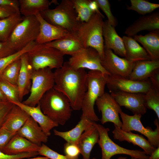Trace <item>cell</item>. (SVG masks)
Instances as JSON below:
<instances>
[{"mask_svg":"<svg viewBox=\"0 0 159 159\" xmlns=\"http://www.w3.org/2000/svg\"><path fill=\"white\" fill-rule=\"evenodd\" d=\"M0 6L14 8L18 12H19V0H0Z\"/></svg>","mask_w":159,"mask_h":159,"instance_id":"47","label":"cell"},{"mask_svg":"<svg viewBox=\"0 0 159 159\" xmlns=\"http://www.w3.org/2000/svg\"><path fill=\"white\" fill-rule=\"evenodd\" d=\"M98 8L104 13L107 20L111 25L115 27L117 24V21L111 11L110 5L108 0H95Z\"/></svg>","mask_w":159,"mask_h":159,"instance_id":"39","label":"cell"},{"mask_svg":"<svg viewBox=\"0 0 159 159\" xmlns=\"http://www.w3.org/2000/svg\"><path fill=\"white\" fill-rule=\"evenodd\" d=\"M148 159H159V147L156 148L152 152Z\"/></svg>","mask_w":159,"mask_h":159,"instance_id":"49","label":"cell"},{"mask_svg":"<svg viewBox=\"0 0 159 159\" xmlns=\"http://www.w3.org/2000/svg\"><path fill=\"white\" fill-rule=\"evenodd\" d=\"M119 115L122 120L121 128L122 130L127 132L132 131L139 132L146 136L152 145L156 148L159 147V124L157 119L154 121L156 128L153 130L151 127L143 126L140 120L142 115H129L122 111L120 112Z\"/></svg>","mask_w":159,"mask_h":159,"instance_id":"10","label":"cell"},{"mask_svg":"<svg viewBox=\"0 0 159 159\" xmlns=\"http://www.w3.org/2000/svg\"><path fill=\"white\" fill-rule=\"evenodd\" d=\"M0 100L4 101H8L5 96L3 95L2 92H1L0 89Z\"/></svg>","mask_w":159,"mask_h":159,"instance_id":"51","label":"cell"},{"mask_svg":"<svg viewBox=\"0 0 159 159\" xmlns=\"http://www.w3.org/2000/svg\"><path fill=\"white\" fill-rule=\"evenodd\" d=\"M38 155V152L25 153L16 155H8L0 150V159H22L36 157Z\"/></svg>","mask_w":159,"mask_h":159,"instance_id":"42","label":"cell"},{"mask_svg":"<svg viewBox=\"0 0 159 159\" xmlns=\"http://www.w3.org/2000/svg\"><path fill=\"white\" fill-rule=\"evenodd\" d=\"M111 95L121 107L124 106L133 115H143L146 112L144 101V94L121 92H110Z\"/></svg>","mask_w":159,"mask_h":159,"instance_id":"15","label":"cell"},{"mask_svg":"<svg viewBox=\"0 0 159 159\" xmlns=\"http://www.w3.org/2000/svg\"><path fill=\"white\" fill-rule=\"evenodd\" d=\"M134 39L143 46L152 60H159V31H151L144 35H135Z\"/></svg>","mask_w":159,"mask_h":159,"instance_id":"27","label":"cell"},{"mask_svg":"<svg viewBox=\"0 0 159 159\" xmlns=\"http://www.w3.org/2000/svg\"><path fill=\"white\" fill-rule=\"evenodd\" d=\"M158 69H159V60L135 62L128 79L139 81L147 80L153 72Z\"/></svg>","mask_w":159,"mask_h":159,"instance_id":"25","label":"cell"},{"mask_svg":"<svg viewBox=\"0 0 159 159\" xmlns=\"http://www.w3.org/2000/svg\"><path fill=\"white\" fill-rule=\"evenodd\" d=\"M27 53L34 70L46 68L56 69L61 67L64 62V55L46 44L36 43Z\"/></svg>","mask_w":159,"mask_h":159,"instance_id":"6","label":"cell"},{"mask_svg":"<svg viewBox=\"0 0 159 159\" xmlns=\"http://www.w3.org/2000/svg\"><path fill=\"white\" fill-rule=\"evenodd\" d=\"M68 62L74 69L86 68L90 70L99 71L103 73L110 75L102 67L101 59L99 53L92 47L82 49L72 55Z\"/></svg>","mask_w":159,"mask_h":159,"instance_id":"11","label":"cell"},{"mask_svg":"<svg viewBox=\"0 0 159 159\" xmlns=\"http://www.w3.org/2000/svg\"><path fill=\"white\" fill-rule=\"evenodd\" d=\"M131 158L130 159H138L137 158L133 157H131ZM117 159H127V157H122L120 156Z\"/></svg>","mask_w":159,"mask_h":159,"instance_id":"54","label":"cell"},{"mask_svg":"<svg viewBox=\"0 0 159 159\" xmlns=\"http://www.w3.org/2000/svg\"><path fill=\"white\" fill-rule=\"evenodd\" d=\"M16 52L10 46L7 41L0 42V59Z\"/></svg>","mask_w":159,"mask_h":159,"instance_id":"45","label":"cell"},{"mask_svg":"<svg viewBox=\"0 0 159 159\" xmlns=\"http://www.w3.org/2000/svg\"><path fill=\"white\" fill-rule=\"evenodd\" d=\"M122 39L125 50V58L127 59L134 62L151 60L145 50L132 37L124 36Z\"/></svg>","mask_w":159,"mask_h":159,"instance_id":"30","label":"cell"},{"mask_svg":"<svg viewBox=\"0 0 159 159\" xmlns=\"http://www.w3.org/2000/svg\"><path fill=\"white\" fill-rule=\"evenodd\" d=\"M92 159H96V158H93Z\"/></svg>","mask_w":159,"mask_h":159,"instance_id":"55","label":"cell"},{"mask_svg":"<svg viewBox=\"0 0 159 159\" xmlns=\"http://www.w3.org/2000/svg\"><path fill=\"white\" fill-rule=\"evenodd\" d=\"M21 66L20 58L11 63L2 71L0 74V79L17 85Z\"/></svg>","mask_w":159,"mask_h":159,"instance_id":"33","label":"cell"},{"mask_svg":"<svg viewBox=\"0 0 159 159\" xmlns=\"http://www.w3.org/2000/svg\"><path fill=\"white\" fill-rule=\"evenodd\" d=\"M102 33L104 48L113 50L116 55L125 58V50L122 38L107 20L104 21Z\"/></svg>","mask_w":159,"mask_h":159,"instance_id":"17","label":"cell"},{"mask_svg":"<svg viewBox=\"0 0 159 159\" xmlns=\"http://www.w3.org/2000/svg\"><path fill=\"white\" fill-rule=\"evenodd\" d=\"M40 14L48 23L71 33L75 32L81 22L77 18L71 0H62L54 9H49Z\"/></svg>","mask_w":159,"mask_h":159,"instance_id":"5","label":"cell"},{"mask_svg":"<svg viewBox=\"0 0 159 159\" xmlns=\"http://www.w3.org/2000/svg\"><path fill=\"white\" fill-rule=\"evenodd\" d=\"M89 6L91 9L94 12L99 11L98 10V6L95 0H90Z\"/></svg>","mask_w":159,"mask_h":159,"instance_id":"50","label":"cell"},{"mask_svg":"<svg viewBox=\"0 0 159 159\" xmlns=\"http://www.w3.org/2000/svg\"><path fill=\"white\" fill-rule=\"evenodd\" d=\"M93 121L82 115L80 121L73 128L68 131L62 132L54 130V134L64 139L67 142L77 143L83 133L93 125Z\"/></svg>","mask_w":159,"mask_h":159,"instance_id":"29","label":"cell"},{"mask_svg":"<svg viewBox=\"0 0 159 159\" xmlns=\"http://www.w3.org/2000/svg\"><path fill=\"white\" fill-rule=\"evenodd\" d=\"M46 44L59 51L64 55L71 56L84 48L76 35L71 33L63 38L48 42Z\"/></svg>","mask_w":159,"mask_h":159,"instance_id":"26","label":"cell"},{"mask_svg":"<svg viewBox=\"0 0 159 159\" xmlns=\"http://www.w3.org/2000/svg\"><path fill=\"white\" fill-rule=\"evenodd\" d=\"M131 5H127L126 9L134 10L142 15L150 13L159 7V4L144 0H130Z\"/></svg>","mask_w":159,"mask_h":159,"instance_id":"35","label":"cell"},{"mask_svg":"<svg viewBox=\"0 0 159 159\" xmlns=\"http://www.w3.org/2000/svg\"><path fill=\"white\" fill-rule=\"evenodd\" d=\"M20 12L0 19V42H7L16 26L22 20Z\"/></svg>","mask_w":159,"mask_h":159,"instance_id":"32","label":"cell"},{"mask_svg":"<svg viewBox=\"0 0 159 159\" xmlns=\"http://www.w3.org/2000/svg\"><path fill=\"white\" fill-rule=\"evenodd\" d=\"M99 139L98 132L93 125L83 133L77 143L83 159H90L91 151Z\"/></svg>","mask_w":159,"mask_h":159,"instance_id":"28","label":"cell"},{"mask_svg":"<svg viewBox=\"0 0 159 159\" xmlns=\"http://www.w3.org/2000/svg\"><path fill=\"white\" fill-rule=\"evenodd\" d=\"M27 159H49L45 157H37L29 158Z\"/></svg>","mask_w":159,"mask_h":159,"instance_id":"52","label":"cell"},{"mask_svg":"<svg viewBox=\"0 0 159 159\" xmlns=\"http://www.w3.org/2000/svg\"><path fill=\"white\" fill-rule=\"evenodd\" d=\"M40 147L16 133L0 150L5 154L13 155L38 152Z\"/></svg>","mask_w":159,"mask_h":159,"instance_id":"23","label":"cell"},{"mask_svg":"<svg viewBox=\"0 0 159 159\" xmlns=\"http://www.w3.org/2000/svg\"><path fill=\"white\" fill-rule=\"evenodd\" d=\"M21 66L17 85L19 91L20 101L21 102L23 97L30 92L31 78L34 70L29 62L27 53L20 58Z\"/></svg>","mask_w":159,"mask_h":159,"instance_id":"22","label":"cell"},{"mask_svg":"<svg viewBox=\"0 0 159 159\" xmlns=\"http://www.w3.org/2000/svg\"><path fill=\"white\" fill-rule=\"evenodd\" d=\"M38 104L43 113L59 125H64L71 117L72 109L69 99L53 88L43 95Z\"/></svg>","mask_w":159,"mask_h":159,"instance_id":"2","label":"cell"},{"mask_svg":"<svg viewBox=\"0 0 159 159\" xmlns=\"http://www.w3.org/2000/svg\"><path fill=\"white\" fill-rule=\"evenodd\" d=\"M31 80L30 95L22 103L26 105L34 107L38 104L43 95L53 88L54 85V72L49 68L34 70Z\"/></svg>","mask_w":159,"mask_h":159,"instance_id":"8","label":"cell"},{"mask_svg":"<svg viewBox=\"0 0 159 159\" xmlns=\"http://www.w3.org/2000/svg\"><path fill=\"white\" fill-rule=\"evenodd\" d=\"M39 23L35 16H23L7 42L15 51L21 50L31 42L35 41L39 30Z\"/></svg>","mask_w":159,"mask_h":159,"instance_id":"7","label":"cell"},{"mask_svg":"<svg viewBox=\"0 0 159 159\" xmlns=\"http://www.w3.org/2000/svg\"><path fill=\"white\" fill-rule=\"evenodd\" d=\"M134 63L125 58L119 57L111 49L104 48L101 64L110 75L128 79Z\"/></svg>","mask_w":159,"mask_h":159,"instance_id":"12","label":"cell"},{"mask_svg":"<svg viewBox=\"0 0 159 159\" xmlns=\"http://www.w3.org/2000/svg\"><path fill=\"white\" fill-rule=\"evenodd\" d=\"M109 74L98 70H90L87 77V89L82 100V115L91 121L100 119L95 111L94 106L97 100L103 95Z\"/></svg>","mask_w":159,"mask_h":159,"instance_id":"4","label":"cell"},{"mask_svg":"<svg viewBox=\"0 0 159 159\" xmlns=\"http://www.w3.org/2000/svg\"><path fill=\"white\" fill-rule=\"evenodd\" d=\"M159 30V11L140 17L128 26L125 31L127 36L132 37L141 31Z\"/></svg>","mask_w":159,"mask_h":159,"instance_id":"18","label":"cell"},{"mask_svg":"<svg viewBox=\"0 0 159 159\" xmlns=\"http://www.w3.org/2000/svg\"><path fill=\"white\" fill-rule=\"evenodd\" d=\"M0 89L8 101L11 102H20L17 85L0 79Z\"/></svg>","mask_w":159,"mask_h":159,"instance_id":"37","label":"cell"},{"mask_svg":"<svg viewBox=\"0 0 159 159\" xmlns=\"http://www.w3.org/2000/svg\"><path fill=\"white\" fill-rule=\"evenodd\" d=\"M38 153L39 155H43L49 159H79L71 158L66 155L60 154L44 143H42Z\"/></svg>","mask_w":159,"mask_h":159,"instance_id":"40","label":"cell"},{"mask_svg":"<svg viewBox=\"0 0 159 159\" xmlns=\"http://www.w3.org/2000/svg\"><path fill=\"white\" fill-rule=\"evenodd\" d=\"M16 134L2 127L0 128V150L6 145Z\"/></svg>","mask_w":159,"mask_h":159,"instance_id":"43","label":"cell"},{"mask_svg":"<svg viewBox=\"0 0 159 159\" xmlns=\"http://www.w3.org/2000/svg\"><path fill=\"white\" fill-rule=\"evenodd\" d=\"M93 125L99 134L98 143L102 150V159H110L112 156L118 154L127 155L138 159H148L149 155L144 151L127 149L115 143L109 137V128H105L95 122Z\"/></svg>","mask_w":159,"mask_h":159,"instance_id":"9","label":"cell"},{"mask_svg":"<svg viewBox=\"0 0 159 159\" xmlns=\"http://www.w3.org/2000/svg\"><path fill=\"white\" fill-rule=\"evenodd\" d=\"M18 106L37 123L44 133L47 136L51 135V130L59 125L44 115L39 104L34 107L29 106L20 102H11Z\"/></svg>","mask_w":159,"mask_h":159,"instance_id":"19","label":"cell"},{"mask_svg":"<svg viewBox=\"0 0 159 159\" xmlns=\"http://www.w3.org/2000/svg\"><path fill=\"white\" fill-rule=\"evenodd\" d=\"M17 133L40 147L43 143L48 141V136L37 123L30 116Z\"/></svg>","mask_w":159,"mask_h":159,"instance_id":"20","label":"cell"},{"mask_svg":"<svg viewBox=\"0 0 159 159\" xmlns=\"http://www.w3.org/2000/svg\"><path fill=\"white\" fill-rule=\"evenodd\" d=\"M104 17L100 11L95 12L88 21L81 22L74 33L84 48L95 49L100 55L101 60L104 50L102 33Z\"/></svg>","mask_w":159,"mask_h":159,"instance_id":"3","label":"cell"},{"mask_svg":"<svg viewBox=\"0 0 159 159\" xmlns=\"http://www.w3.org/2000/svg\"><path fill=\"white\" fill-rule=\"evenodd\" d=\"M36 44L35 41L31 42L21 50L0 59V74L11 63L20 58L23 54L29 51Z\"/></svg>","mask_w":159,"mask_h":159,"instance_id":"38","label":"cell"},{"mask_svg":"<svg viewBox=\"0 0 159 159\" xmlns=\"http://www.w3.org/2000/svg\"><path fill=\"white\" fill-rule=\"evenodd\" d=\"M8 101H4L0 100V107L6 103Z\"/></svg>","mask_w":159,"mask_h":159,"instance_id":"53","label":"cell"},{"mask_svg":"<svg viewBox=\"0 0 159 159\" xmlns=\"http://www.w3.org/2000/svg\"><path fill=\"white\" fill-rule=\"evenodd\" d=\"M78 19L81 22L88 21L95 12L90 8V0H71Z\"/></svg>","mask_w":159,"mask_h":159,"instance_id":"34","label":"cell"},{"mask_svg":"<svg viewBox=\"0 0 159 159\" xmlns=\"http://www.w3.org/2000/svg\"><path fill=\"white\" fill-rule=\"evenodd\" d=\"M18 12L14 8L0 6V19H3Z\"/></svg>","mask_w":159,"mask_h":159,"instance_id":"48","label":"cell"},{"mask_svg":"<svg viewBox=\"0 0 159 159\" xmlns=\"http://www.w3.org/2000/svg\"><path fill=\"white\" fill-rule=\"evenodd\" d=\"M29 116L20 107L14 104L7 114L2 127L16 134Z\"/></svg>","mask_w":159,"mask_h":159,"instance_id":"24","label":"cell"},{"mask_svg":"<svg viewBox=\"0 0 159 159\" xmlns=\"http://www.w3.org/2000/svg\"><path fill=\"white\" fill-rule=\"evenodd\" d=\"M110 92H121L145 94L151 87L149 80L139 81L108 75L106 85Z\"/></svg>","mask_w":159,"mask_h":159,"instance_id":"13","label":"cell"},{"mask_svg":"<svg viewBox=\"0 0 159 159\" xmlns=\"http://www.w3.org/2000/svg\"><path fill=\"white\" fill-rule=\"evenodd\" d=\"M115 128L112 131L113 137L120 141H126L134 145L141 148L148 155H150L156 148L152 145L143 136L122 130L121 128L114 125Z\"/></svg>","mask_w":159,"mask_h":159,"instance_id":"21","label":"cell"},{"mask_svg":"<svg viewBox=\"0 0 159 159\" xmlns=\"http://www.w3.org/2000/svg\"><path fill=\"white\" fill-rule=\"evenodd\" d=\"M35 16L40 24L39 33L35 41L37 44H46L63 38L71 34L62 28L48 23L40 13Z\"/></svg>","mask_w":159,"mask_h":159,"instance_id":"16","label":"cell"},{"mask_svg":"<svg viewBox=\"0 0 159 159\" xmlns=\"http://www.w3.org/2000/svg\"><path fill=\"white\" fill-rule=\"evenodd\" d=\"M19 12L24 16H35L49 9L51 2L48 0H19Z\"/></svg>","mask_w":159,"mask_h":159,"instance_id":"31","label":"cell"},{"mask_svg":"<svg viewBox=\"0 0 159 159\" xmlns=\"http://www.w3.org/2000/svg\"><path fill=\"white\" fill-rule=\"evenodd\" d=\"M149 79L151 86L159 91V69L155 70Z\"/></svg>","mask_w":159,"mask_h":159,"instance_id":"46","label":"cell"},{"mask_svg":"<svg viewBox=\"0 0 159 159\" xmlns=\"http://www.w3.org/2000/svg\"><path fill=\"white\" fill-rule=\"evenodd\" d=\"M95 104L99 112L101 113L100 121L102 124L107 122H111L114 125L121 128L122 123L119 115L122 110L110 94L105 92L97 100Z\"/></svg>","mask_w":159,"mask_h":159,"instance_id":"14","label":"cell"},{"mask_svg":"<svg viewBox=\"0 0 159 159\" xmlns=\"http://www.w3.org/2000/svg\"><path fill=\"white\" fill-rule=\"evenodd\" d=\"M53 88L62 92L69 99L72 110L81 109L82 100L87 89V72L85 69H76L68 61L54 72Z\"/></svg>","mask_w":159,"mask_h":159,"instance_id":"1","label":"cell"},{"mask_svg":"<svg viewBox=\"0 0 159 159\" xmlns=\"http://www.w3.org/2000/svg\"><path fill=\"white\" fill-rule=\"evenodd\" d=\"M14 104L8 101L0 107V128L2 127L6 117Z\"/></svg>","mask_w":159,"mask_h":159,"instance_id":"44","label":"cell"},{"mask_svg":"<svg viewBox=\"0 0 159 159\" xmlns=\"http://www.w3.org/2000/svg\"><path fill=\"white\" fill-rule=\"evenodd\" d=\"M144 101L146 108L154 111L159 119V91L151 86L144 94Z\"/></svg>","mask_w":159,"mask_h":159,"instance_id":"36","label":"cell"},{"mask_svg":"<svg viewBox=\"0 0 159 159\" xmlns=\"http://www.w3.org/2000/svg\"><path fill=\"white\" fill-rule=\"evenodd\" d=\"M65 155L72 159H78L80 154V149L77 144L66 142L64 145Z\"/></svg>","mask_w":159,"mask_h":159,"instance_id":"41","label":"cell"}]
</instances>
